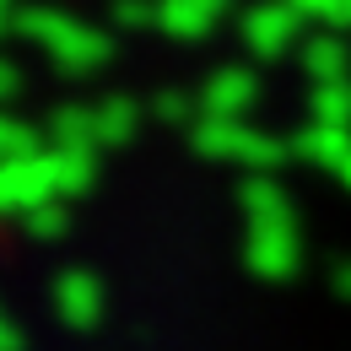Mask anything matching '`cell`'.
<instances>
[{"mask_svg": "<svg viewBox=\"0 0 351 351\" xmlns=\"http://www.w3.org/2000/svg\"><path fill=\"white\" fill-rule=\"evenodd\" d=\"M22 27H27V33L60 60V71H71V76L97 71V65L108 60V33H97V27L76 22V16H60V11H27Z\"/></svg>", "mask_w": 351, "mask_h": 351, "instance_id": "6da1fadb", "label": "cell"}, {"mask_svg": "<svg viewBox=\"0 0 351 351\" xmlns=\"http://www.w3.org/2000/svg\"><path fill=\"white\" fill-rule=\"evenodd\" d=\"M195 152L243 162V168H276V162H281V141L249 130L243 119H200V125H195Z\"/></svg>", "mask_w": 351, "mask_h": 351, "instance_id": "7a4b0ae2", "label": "cell"}, {"mask_svg": "<svg viewBox=\"0 0 351 351\" xmlns=\"http://www.w3.org/2000/svg\"><path fill=\"white\" fill-rule=\"evenodd\" d=\"M0 200H5L11 211H22V217H33V211L54 206V200H65V195H60V173H54V152L5 162V173H0Z\"/></svg>", "mask_w": 351, "mask_h": 351, "instance_id": "3957f363", "label": "cell"}, {"mask_svg": "<svg viewBox=\"0 0 351 351\" xmlns=\"http://www.w3.org/2000/svg\"><path fill=\"white\" fill-rule=\"evenodd\" d=\"M254 92H260L254 71L227 65V71H217V76L206 82V92H200V119H243V108H254Z\"/></svg>", "mask_w": 351, "mask_h": 351, "instance_id": "277c9868", "label": "cell"}, {"mask_svg": "<svg viewBox=\"0 0 351 351\" xmlns=\"http://www.w3.org/2000/svg\"><path fill=\"white\" fill-rule=\"evenodd\" d=\"M298 27H303V16L281 0V5H260V11H249L243 38H249V49H254L260 60H276V54H287V44H292Z\"/></svg>", "mask_w": 351, "mask_h": 351, "instance_id": "5b68a950", "label": "cell"}, {"mask_svg": "<svg viewBox=\"0 0 351 351\" xmlns=\"http://www.w3.org/2000/svg\"><path fill=\"white\" fill-rule=\"evenodd\" d=\"M249 265L265 276H292L298 270V221L249 227Z\"/></svg>", "mask_w": 351, "mask_h": 351, "instance_id": "8992f818", "label": "cell"}, {"mask_svg": "<svg viewBox=\"0 0 351 351\" xmlns=\"http://www.w3.org/2000/svg\"><path fill=\"white\" fill-rule=\"evenodd\" d=\"M303 65L319 76V87H330V82H346V71H351L346 38H335V33H324V38H308V44H303Z\"/></svg>", "mask_w": 351, "mask_h": 351, "instance_id": "52a82bcc", "label": "cell"}, {"mask_svg": "<svg viewBox=\"0 0 351 351\" xmlns=\"http://www.w3.org/2000/svg\"><path fill=\"white\" fill-rule=\"evenodd\" d=\"M243 211H249V227L292 221V206H287L281 184H270V178H249V184H243Z\"/></svg>", "mask_w": 351, "mask_h": 351, "instance_id": "ba28073f", "label": "cell"}, {"mask_svg": "<svg viewBox=\"0 0 351 351\" xmlns=\"http://www.w3.org/2000/svg\"><path fill=\"white\" fill-rule=\"evenodd\" d=\"M298 152H303L308 162H324V168H346L351 162V130H335V125H313V130H303V141H298Z\"/></svg>", "mask_w": 351, "mask_h": 351, "instance_id": "9c48e42d", "label": "cell"}, {"mask_svg": "<svg viewBox=\"0 0 351 351\" xmlns=\"http://www.w3.org/2000/svg\"><path fill=\"white\" fill-rule=\"evenodd\" d=\"M54 173H60V195H82L97 178V152H54Z\"/></svg>", "mask_w": 351, "mask_h": 351, "instance_id": "30bf717a", "label": "cell"}, {"mask_svg": "<svg viewBox=\"0 0 351 351\" xmlns=\"http://www.w3.org/2000/svg\"><path fill=\"white\" fill-rule=\"evenodd\" d=\"M92 119H97V146H125L135 135V108L130 103H103V108H92Z\"/></svg>", "mask_w": 351, "mask_h": 351, "instance_id": "8fae6325", "label": "cell"}, {"mask_svg": "<svg viewBox=\"0 0 351 351\" xmlns=\"http://www.w3.org/2000/svg\"><path fill=\"white\" fill-rule=\"evenodd\" d=\"M313 125H335V130H351V82H330V87L313 92Z\"/></svg>", "mask_w": 351, "mask_h": 351, "instance_id": "7c38bea8", "label": "cell"}, {"mask_svg": "<svg viewBox=\"0 0 351 351\" xmlns=\"http://www.w3.org/2000/svg\"><path fill=\"white\" fill-rule=\"evenodd\" d=\"M60 308H65L71 319H92V313H97V281H92V276H65V281H60Z\"/></svg>", "mask_w": 351, "mask_h": 351, "instance_id": "4fadbf2b", "label": "cell"}, {"mask_svg": "<svg viewBox=\"0 0 351 351\" xmlns=\"http://www.w3.org/2000/svg\"><path fill=\"white\" fill-rule=\"evenodd\" d=\"M303 22H330V27H341L351 22V0H287Z\"/></svg>", "mask_w": 351, "mask_h": 351, "instance_id": "5bb4252c", "label": "cell"}, {"mask_svg": "<svg viewBox=\"0 0 351 351\" xmlns=\"http://www.w3.org/2000/svg\"><path fill=\"white\" fill-rule=\"evenodd\" d=\"M27 232H33V238H60V232H65V206L54 200L44 211H33V217H27Z\"/></svg>", "mask_w": 351, "mask_h": 351, "instance_id": "9a60e30c", "label": "cell"}, {"mask_svg": "<svg viewBox=\"0 0 351 351\" xmlns=\"http://www.w3.org/2000/svg\"><path fill=\"white\" fill-rule=\"evenodd\" d=\"M341 178H346V184H351V162H346V168H341Z\"/></svg>", "mask_w": 351, "mask_h": 351, "instance_id": "2e32d148", "label": "cell"}]
</instances>
